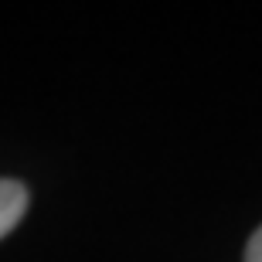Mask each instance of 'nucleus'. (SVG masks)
<instances>
[{
  "label": "nucleus",
  "instance_id": "obj_1",
  "mask_svg": "<svg viewBox=\"0 0 262 262\" xmlns=\"http://www.w3.org/2000/svg\"><path fill=\"white\" fill-rule=\"evenodd\" d=\"M28 211V187L20 181L0 177V238H7Z\"/></svg>",
  "mask_w": 262,
  "mask_h": 262
},
{
  "label": "nucleus",
  "instance_id": "obj_2",
  "mask_svg": "<svg viewBox=\"0 0 262 262\" xmlns=\"http://www.w3.org/2000/svg\"><path fill=\"white\" fill-rule=\"evenodd\" d=\"M245 262H262V225L252 232V238L245 245Z\"/></svg>",
  "mask_w": 262,
  "mask_h": 262
}]
</instances>
